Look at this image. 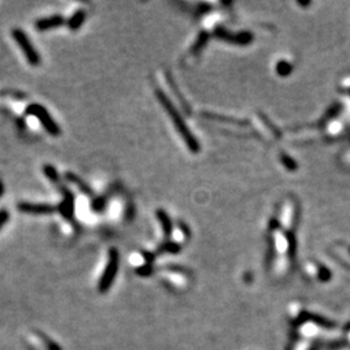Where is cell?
Listing matches in <instances>:
<instances>
[{
	"mask_svg": "<svg viewBox=\"0 0 350 350\" xmlns=\"http://www.w3.org/2000/svg\"><path fill=\"white\" fill-rule=\"evenodd\" d=\"M157 98L160 99V101L162 103L164 107H165L166 112L169 113L170 118L174 121L175 127H177V130L180 132V135L183 136V139H184V142H185V144H187L188 148H190L192 152H199L200 146H199V143H197V140L195 139L194 135L191 134L190 130L187 129V126H185L183 118L180 117L179 114H178V112L175 110V108L171 105L170 101L168 100V98H166V96L164 95L162 92H160V91L157 92Z\"/></svg>",
	"mask_w": 350,
	"mask_h": 350,
	"instance_id": "1",
	"label": "cell"
},
{
	"mask_svg": "<svg viewBox=\"0 0 350 350\" xmlns=\"http://www.w3.org/2000/svg\"><path fill=\"white\" fill-rule=\"evenodd\" d=\"M26 114L33 115V117L38 118L40 125L43 126V129H44L48 134L52 135V136H59L60 132H61L59 125L55 122L54 118L51 117L50 112H48L43 105H40V104H37V103L30 104V105L26 108Z\"/></svg>",
	"mask_w": 350,
	"mask_h": 350,
	"instance_id": "2",
	"label": "cell"
},
{
	"mask_svg": "<svg viewBox=\"0 0 350 350\" xmlns=\"http://www.w3.org/2000/svg\"><path fill=\"white\" fill-rule=\"evenodd\" d=\"M12 37H13V39L16 40L18 47H20L21 51L24 52V55H25L29 64H30L31 66H39L40 65L39 52L35 50V47H34L33 43L30 42V38L26 35L25 31H22L21 29H12Z\"/></svg>",
	"mask_w": 350,
	"mask_h": 350,
	"instance_id": "3",
	"label": "cell"
},
{
	"mask_svg": "<svg viewBox=\"0 0 350 350\" xmlns=\"http://www.w3.org/2000/svg\"><path fill=\"white\" fill-rule=\"evenodd\" d=\"M117 265H118V253L115 249H112L109 253V264H108L107 270H105L103 277H101V282H100L101 291H105V289L110 286L113 277H114L115 270H117Z\"/></svg>",
	"mask_w": 350,
	"mask_h": 350,
	"instance_id": "4",
	"label": "cell"
},
{
	"mask_svg": "<svg viewBox=\"0 0 350 350\" xmlns=\"http://www.w3.org/2000/svg\"><path fill=\"white\" fill-rule=\"evenodd\" d=\"M60 190H61L62 195H64V200H62V202L57 209L60 210V213L64 216L65 219L70 221L74 216V195L64 185H60Z\"/></svg>",
	"mask_w": 350,
	"mask_h": 350,
	"instance_id": "5",
	"label": "cell"
},
{
	"mask_svg": "<svg viewBox=\"0 0 350 350\" xmlns=\"http://www.w3.org/2000/svg\"><path fill=\"white\" fill-rule=\"evenodd\" d=\"M18 210L28 214H51L57 210L56 206L48 204H33V202H20Z\"/></svg>",
	"mask_w": 350,
	"mask_h": 350,
	"instance_id": "6",
	"label": "cell"
},
{
	"mask_svg": "<svg viewBox=\"0 0 350 350\" xmlns=\"http://www.w3.org/2000/svg\"><path fill=\"white\" fill-rule=\"evenodd\" d=\"M65 22V18L60 14H55V16L45 17V18H40V20L35 21V28L40 31L50 30V29L59 28Z\"/></svg>",
	"mask_w": 350,
	"mask_h": 350,
	"instance_id": "7",
	"label": "cell"
},
{
	"mask_svg": "<svg viewBox=\"0 0 350 350\" xmlns=\"http://www.w3.org/2000/svg\"><path fill=\"white\" fill-rule=\"evenodd\" d=\"M84 17H86V13H84L82 9L77 11L76 13L73 14V16L70 17V20L67 21V24H69V28L72 29V30H77V29L81 28L82 24H83V21H84Z\"/></svg>",
	"mask_w": 350,
	"mask_h": 350,
	"instance_id": "8",
	"label": "cell"
},
{
	"mask_svg": "<svg viewBox=\"0 0 350 350\" xmlns=\"http://www.w3.org/2000/svg\"><path fill=\"white\" fill-rule=\"evenodd\" d=\"M43 173H44L45 177H47L48 179H50L52 183H55V184L60 183L59 173H57V170L52 165H44V166H43Z\"/></svg>",
	"mask_w": 350,
	"mask_h": 350,
	"instance_id": "9",
	"label": "cell"
},
{
	"mask_svg": "<svg viewBox=\"0 0 350 350\" xmlns=\"http://www.w3.org/2000/svg\"><path fill=\"white\" fill-rule=\"evenodd\" d=\"M38 332V336L40 337V340L43 341V344H44V346L47 347V350H61V347L59 346V345L56 344L55 341H52V340L50 339L48 336H45L44 334H43L42 331H37Z\"/></svg>",
	"mask_w": 350,
	"mask_h": 350,
	"instance_id": "10",
	"label": "cell"
},
{
	"mask_svg": "<svg viewBox=\"0 0 350 350\" xmlns=\"http://www.w3.org/2000/svg\"><path fill=\"white\" fill-rule=\"evenodd\" d=\"M65 177H66L67 179L70 180V182L76 183V184L78 185V187L81 188V190L83 191V192H86V194H91L90 188L87 187L86 184H83V183H82V180H81V179H78V177H76V175H73V174H70V173H66V174H65Z\"/></svg>",
	"mask_w": 350,
	"mask_h": 350,
	"instance_id": "11",
	"label": "cell"
},
{
	"mask_svg": "<svg viewBox=\"0 0 350 350\" xmlns=\"http://www.w3.org/2000/svg\"><path fill=\"white\" fill-rule=\"evenodd\" d=\"M158 218H160V222L162 223L165 234H170L173 231V228H171V222L169 219V217L164 212H158Z\"/></svg>",
	"mask_w": 350,
	"mask_h": 350,
	"instance_id": "12",
	"label": "cell"
},
{
	"mask_svg": "<svg viewBox=\"0 0 350 350\" xmlns=\"http://www.w3.org/2000/svg\"><path fill=\"white\" fill-rule=\"evenodd\" d=\"M277 72H279L280 76H288V74L291 73V65H289L288 62L280 61L279 64H277Z\"/></svg>",
	"mask_w": 350,
	"mask_h": 350,
	"instance_id": "13",
	"label": "cell"
},
{
	"mask_svg": "<svg viewBox=\"0 0 350 350\" xmlns=\"http://www.w3.org/2000/svg\"><path fill=\"white\" fill-rule=\"evenodd\" d=\"M9 221V212L7 209H0V230Z\"/></svg>",
	"mask_w": 350,
	"mask_h": 350,
	"instance_id": "14",
	"label": "cell"
},
{
	"mask_svg": "<svg viewBox=\"0 0 350 350\" xmlns=\"http://www.w3.org/2000/svg\"><path fill=\"white\" fill-rule=\"evenodd\" d=\"M282 160H283L284 165H286L288 169H291V170H294V169H297L296 164H294L288 156H282Z\"/></svg>",
	"mask_w": 350,
	"mask_h": 350,
	"instance_id": "15",
	"label": "cell"
}]
</instances>
